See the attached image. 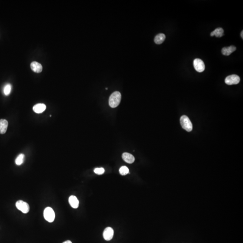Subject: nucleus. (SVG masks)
<instances>
[{"label":"nucleus","instance_id":"f257e3e1","mask_svg":"<svg viewBox=\"0 0 243 243\" xmlns=\"http://www.w3.org/2000/svg\"><path fill=\"white\" fill-rule=\"evenodd\" d=\"M121 100V94L119 92H114L109 97V103L111 108H114L118 106Z\"/></svg>","mask_w":243,"mask_h":243},{"label":"nucleus","instance_id":"f03ea898","mask_svg":"<svg viewBox=\"0 0 243 243\" xmlns=\"http://www.w3.org/2000/svg\"><path fill=\"white\" fill-rule=\"evenodd\" d=\"M180 123L183 129L188 132L192 131L193 129L192 124L188 117L183 115L180 118Z\"/></svg>","mask_w":243,"mask_h":243},{"label":"nucleus","instance_id":"7ed1b4c3","mask_svg":"<svg viewBox=\"0 0 243 243\" xmlns=\"http://www.w3.org/2000/svg\"><path fill=\"white\" fill-rule=\"evenodd\" d=\"M44 217L45 219L49 222H52L55 218V213L51 207H47L44 211Z\"/></svg>","mask_w":243,"mask_h":243},{"label":"nucleus","instance_id":"20e7f679","mask_svg":"<svg viewBox=\"0 0 243 243\" xmlns=\"http://www.w3.org/2000/svg\"><path fill=\"white\" fill-rule=\"evenodd\" d=\"M16 207L18 209L24 213H27L30 210L29 204L23 200H18L16 203Z\"/></svg>","mask_w":243,"mask_h":243},{"label":"nucleus","instance_id":"39448f33","mask_svg":"<svg viewBox=\"0 0 243 243\" xmlns=\"http://www.w3.org/2000/svg\"><path fill=\"white\" fill-rule=\"evenodd\" d=\"M225 82L228 85L237 84L240 82V78L237 75H231L226 78Z\"/></svg>","mask_w":243,"mask_h":243},{"label":"nucleus","instance_id":"423d86ee","mask_svg":"<svg viewBox=\"0 0 243 243\" xmlns=\"http://www.w3.org/2000/svg\"><path fill=\"white\" fill-rule=\"evenodd\" d=\"M194 66L195 69L199 72L204 71L205 68L204 62L199 59H196L194 61Z\"/></svg>","mask_w":243,"mask_h":243},{"label":"nucleus","instance_id":"0eeeda50","mask_svg":"<svg viewBox=\"0 0 243 243\" xmlns=\"http://www.w3.org/2000/svg\"><path fill=\"white\" fill-rule=\"evenodd\" d=\"M114 230L110 227L106 228L103 232V237L104 239L107 241H109L113 238L114 236Z\"/></svg>","mask_w":243,"mask_h":243},{"label":"nucleus","instance_id":"6e6552de","mask_svg":"<svg viewBox=\"0 0 243 243\" xmlns=\"http://www.w3.org/2000/svg\"><path fill=\"white\" fill-rule=\"evenodd\" d=\"M236 50V48L234 46H231L229 47H225L223 48L222 50V54L226 56L230 55L231 53L234 52Z\"/></svg>","mask_w":243,"mask_h":243},{"label":"nucleus","instance_id":"1a4fd4ad","mask_svg":"<svg viewBox=\"0 0 243 243\" xmlns=\"http://www.w3.org/2000/svg\"><path fill=\"white\" fill-rule=\"evenodd\" d=\"M69 202L72 208H77L79 206V201L75 196H70L69 199Z\"/></svg>","mask_w":243,"mask_h":243},{"label":"nucleus","instance_id":"9d476101","mask_svg":"<svg viewBox=\"0 0 243 243\" xmlns=\"http://www.w3.org/2000/svg\"><path fill=\"white\" fill-rule=\"evenodd\" d=\"M8 123L6 119L0 120V134H5L7 129Z\"/></svg>","mask_w":243,"mask_h":243},{"label":"nucleus","instance_id":"9b49d317","mask_svg":"<svg viewBox=\"0 0 243 243\" xmlns=\"http://www.w3.org/2000/svg\"><path fill=\"white\" fill-rule=\"evenodd\" d=\"M31 68L34 72L40 73L42 70V66L41 64L37 62H32L30 64Z\"/></svg>","mask_w":243,"mask_h":243},{"label":"nucleus","instance_id":"f8f14e48","mask_svg":"<svg viewBox=\"0 0 243 243\" xmlns=\"http://www.w3.org/2000/svg\"><path fill=\"white\" fill-rule=\"evenodd\" d=\"M122 158L124 161L128 163H133L135 161V158L134 156L129 153H124L122 154Z\"/></svg>","mask_w":243,"mask_h":243},{"label":"nucleus","instance_id":"ddd939ff","mask_svg":"<svg viewBox=\"0 0 243 243\" xmlns=\"http://www.w3.org/2000/svg\"><path fill=\"white\" fill-rule=\"evenodd\" d=\"M46 109V106L44 104H38L33 106V110L37 114H41L44 112Z\"/></svg>","mask_w":243,"mask_h":243},{"label":"nucleus","instance_id":"4468645a","mask_svg":"<svg viewBox=\"0 0 243 243\" xmlns=\"http://www.w3.org/2000/svg\"><path fill=\"white\" fill-rule=\"evenodd\" d=\"M211 36H216L217 38H221L224 35V30L222 28H218L212 32L210 34Z\"/></svg>","mask_w":243,"mask_h":243},{"label":"nucleus","instance_id":"2eb2a0df","mask_svg":"<svg viewBox=\"0 0 243 243\" xmlns=\"http://www.w3.org/2000/svg\"><path fill=\"white\" fill-rule=\"evenodd\" d=\"M166 38V36L163 33H160L155 36L154 38V42L156 44L160 45L162 44L165 40Z\"/></svg>","mask_w":243,"mask_h":243},{"label":"nucleus","instance_id":"dca6fc26","mask_svg":"<svg viewBox=\"0 0 243 243\" xmlns=\"http://www.w3.org/2000/svg\"><path fill=\"white\" fill-rule=\"evenodd\" d=\"M24 158H25V156L23 154H19L17 157L16 161H15L16 164L19 166V165H21V164H23L24 162Z\"/></svg>","mask_w":243,"mask_h":243},{"label":"nucleus","instance_id":"f3484780","mask_svg":"<svg viewBox=\"0 0 243 243\" xmlns=\"http://www.w3.org/2000/svg\"><path fill=\"white\" fill-rule=\"evenodd\" d=\"M119 173L122 176H125L129 173V170L126 166H123L121 167L119 169Z\"/></svg>","mask_w":243,"mask_h":243},{"label":"nucleus","instance_id":"a211bd4d","mask_svg":"<svg viewBox=\"0 0 243 243\" xmlns=\"http://www.w3.org/2000/svg\"><path fill=\"white\" fill-rule=\"evenodd\" d=\"M11 88H12V86L10 84H7V85H6L3 89L4 94L7 96L9 95L10 94L11 92Z\"/></svg>","mask_w":243,"mask_h":243},{"label":"nucleus","instance_id":"6ab92c4d","mask_svg":"<svg viewBox=\"0 0 243 243\" xmlns=\"http://www.w3.org/2000/svg\"><path fill=\"white\" fill-rule=\"evenodd\" d=\"M94 172L96 174L102 175L105 173V169L103 168H96L95 169Z\"/></svg>","mask_w":243,"mask_h":243},{"label":"nucleus","instance_id":"aec40b11","mask_svg":"<svg viewBox=\"0 0 243 243\" xmlns=\"http://www.w3.org/2000/svg\"><path fill=\"white\" fill-rule=\"evenodd\" d=\"M63 243H72L71 241H70V240H67V241H65V242H64Z\"/></svg>","mask_w":243,"mask_h":243},{"label":"nucleus","instance_id":"412c9836","mask_svg":"<svg viewBox=\"0 0 243 243\" xmlns=\"http://www.w3.org/2000/svg\"><path fill=\"white\" fill-rule=\"evenodd\" d=\"M243 31H242L241 32V38H242V39H243Z\"/></svg>","mask_w":243,"mask_h":243}]
</instances>
